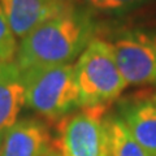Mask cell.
Masks as SVG:
<instances>
[{"label": "cell", "mask_w": 156, "mask_h": 156, "mask_svg": "<svg viewBox=\"0 0 156 156\" xmlns=\"http://www.w3.org/2000/svg\"><path fill=\"white\" fill-rule=\"evenodd\" d=\"M150 0H85L91 9L108 14H120L139 8Z\"/></svg>", "instance_id": "obj_12"}, {"label": "cell", "mask_w": 156, "mask_h": 156, "mask_svg": "<svg viewBox=\"0 0 156 156\" xmlns=\"http://www.w3.org/2000/svg\"><path fill=\"white\" fill-rule=\"evenodd\" d=\"M107 107H81L58 121L55 148L61 156H104Z\"/></svg>", "instance_id": "obj_4"}, {"label": "cell", "mask_w": 156, "mask_h": 156, "mask_svg": "<svg viewBox=\"0 0 156 156\" xmlns=\"http://www.w3.org/2000/svg\"><path fill=\"white\" fill-rule=\"evenodd\" d=\"M104 156H150L135 140L119 115L105 116Z\"/></svg>", "instance_id": "obj_10"}, {"label": "cell", "mask_w": 156, "mask_h": 156, "mask_svg": "<svg viewBox=\"0 0 156 156\" xmlns=\"http://www.w3.org/2000/svg\"><path fill=\"white\" fill-rule=\"evenodd\" d=\"M25 104L21 70L16 62L4 64L0 68V131L7 130Z\"/></svg>", "instance_id": "obj_9"}, {"label": "cell", "mask_w": 156, "mask_h": 156, "mask_svg": "<svg viewBox=\"0 0 156 156\" xmlns=\"http://www.w3.org/2000/svg\"><path fill=\"white\" fill-rule=\"evenodd\" d=\"M25 104L48 121H60L80 103L74 65H52L22 70Z\"/></svg>", "instance_id": "obj_3"}, {"label": "cell", "mask_w": 156, "mask_h": 156, "mask_svg": "<svg viewBox=\"0 0 156 156\" xmlns=\"http://www.w3.org/2000/svg\"><path fill=\"white\" fill-rule=\"evenodd\" d=\"M5 131L7 130L0 131V152H2V147H3V142H4V136H5Z\"/></svg>", "instance_id": "obj_13"}, {"label": "cell", "mask_w": 156, "mask_h": 156, "mask_svg": "<svg viewBox=\"0 0 156 156\" xmlns=\"http://www.w3.org/2000/svg\"><path fill=\"white\" fill-rule=\"evenodd\" d=\"M94 33L90 14L73 7L22 38L14 62L21 72L69 64L94 39Z\"/></svg>", "instance_id": "obj_1"}, {"label": "cell", "mask_w": 156, "mask_h": 156, "mask_svg": "<svg viewBox=\"0 0 156 156\" xmlns=\"http://www.w3.org/2000/svg\"><path fill=\"white\" fill-rule=\"evenodd\" d=\"M16 38H25L48 20L73 8L72 0H0Z\"/></svg>", "instance_id": "obj_6"}, {"label": "cell", "mask_w": 156, "mask_h": 156, "mask_svg": "<svg viewBox=\"0 0 156 156\" xmlns=\"http://www.w3.org/2000/svg\"><path fill=\"white\" fill-rule=\"evenodd\" d=\"M18 46L9 22L0 4V64H11L16 61Z\"/></svg>", "instance_id": "obj_11"}, {"label": "cell", "mask_w": 156, "mask_h": 156, "mask_svg": "<svg viewBox=\"0 0 156 156\" xmlns=\"http://www.w3.org/2000/svg\"><path fill=\"white\" fill-rule=\"evenodd\" d=\"M109 43L128 86L156 87V33L129 29L116 34Z\"/></svg>", "instance_id": "obj_5"}, {"label": "cell", "mask_w": 156, "mask_h": 156, "mask_svg": "<svg viewBox=\"0 0 156 156\" xmlns=\"http://www.w3.org/2000/svg\"><path fill=\"white\" fill-rule=\"evenodd\" d=\"M52 148L47 126L38 120L23 119L7 129L0 156H47Z\"/></svg>", "instance_id": "obj_8"}, {"label": "cell", "mask_w": 156, "mask_h": 156, "mask_svg": "<svg viewBox=\"0 0 156 156\" xmlns=\"http://www.w3.org/2000/svg\"><path fill=\"white\" fill-rule=\"evenodd\" d=\"M2 65H4V64H0V68H2Z\"/></svg>", "instance_id": "obj_15"}, {"label": "cell", "mask_w": 156, "mask_h": 156, "mask_svg": "<svg viewBox=\"0 0 156 156\" xmlns=\"http://www.w3.org/2000/svg\"><path fill=\"white\" fill-rule=\"evenodd\" d=\"M47 156H61V154L58 152V151L55 148V146H53V148L50 151V154H48Z\"/></svg>", "instance_id": "obj_14"}, {"label": "cell", "mask_w": 156, "mask_h": 156, "mask_svg": "<svg viewBox=\"0 0 156 156\" xmlns=\"http://www.w3.org/2000/svg\"><path fill=\"white\" fill-rule=\"evenodd\" d=\"M74 78L81 107L108 108L128 87L117 66L111 43L99 38L91 39L78 56Z\"/></svg>", "instance_id": "obj_2"}, {"label": "cell", "mask_w": 156, "mask_h": 156, "mask_svg": "<svg viewBox=\"0 0 156 156\" xmlns=\"http://www.w3.org/2000/svg\"><path fill=\"white\" fill-rule=\"evenodd\" d=\"M119 115L131 135L150 156H156V96L138 94L124 99Z\"/></svg>", "instance_id": "obj_7"}, {"label": "cell", "mask_w": 156, "mask_h": 156, "mask_svg": "<svg viewBox=\"0 0 156 156\" xmlns=\"http://www.w3.org/2000/svg\"><path fill=\"white\" fill-rule=\"evenodd\" d=\"M155 96H156V92H155Z\"/></svg>", "instance_id": "obj_16"}]
</instances>
